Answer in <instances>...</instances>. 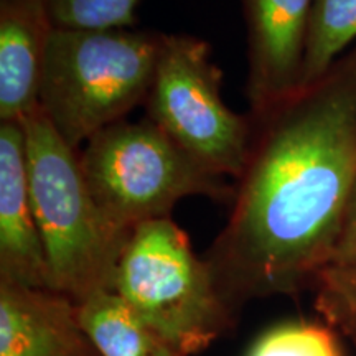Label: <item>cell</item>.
Masks as SVG:
<instances>
[{"label": "cell", "instance_id": "1", "mask_svg": "<svg viewBox=\"0 0 356 356\" xmlns=\"http://www.w3.org/2000/svg\"><path fill=\"white\" fill-rule=\"evenodd\" d=\"M252 122L228 221L204 257L234 312L314 287L332 264L356 180V53Z\"/></svg>", "mask_w": 356, "mask_h": 356}, {"label": "cell", "instance_id": "2", "mask_svg": "<svg viewBox=\"0 0 356 356\" xmlns=\"http://www.w3.org/2000/svg\"><path fill=\"white\" fill-rule=\"evenodd\" d=\"M35 218L50 289L81 304L111 291L129 234L114 225L84 178L79 154L37 108L22 119Z\"/></svg>", "mask_w": 356, "mask_h": 356}, {"label": "cell", "instance_id": "3", "mask_svg": "<svg viewBox=\"0 0 356 356\" xmlns=\"http://www.w3.org/2000/svg\"><path fill=\"white\" fill-rule=\"evenodd\" d=\"M163 33L131 29H53L38 108L78 147L144 104Z\"/></svg>", "mask_w": 356, "mask_h": 356}, {"label": "cell", "instance_id": "4", "mask_svg": "<svg viewBox=\"0 0 356 356\" xmlns=\"http://www.w3.org/2000/svg\"><path fill=\"white\" fill-rule=\"evenodd\" d=\"M111 292L181 356L202 353L234 322L207 259L195 254L172 218L132 229Z\"/></svg>", "mask_w": 356, "mask_h": 356}, {"label": "cell", "instance_id": "5", "mask_svg": "<svg viewBox=\"0 0 356 356\" xmlns=\"http://www.w3.org/2000/svg\"><path fill=\"white\" fill-rule=\"evenodd\" d=\"M79 163L101 210L127 233L170 218L184 198H234L226 178L200 165L147 118L102 129L79 152Z\"/></svg>", "mask_w": 356, "mask_h": 356}, {"label": "cell", "instance_id": "6", "mask_svg": "<svg viewBox=\"0 0 356 356\" xmlns=\"http://www.w3.org/2000/svg\"><path fill=\"white\" fill-rule=\"evenodd\" d=\"M221 81L222 73L204 40L163 35L144 102L145 118L207 170L239 180L254 122L225 104Z\"/></svg>", "mask_w": 356, "mask_h": 356}, {"label": "cell", "instance_id": "7", "mask_svg": "<svg viewBox=\"0 0 356 356\" xmlns=\"http://www.w3.org/2000/svg\"><path fill=\"white\" fill-rule=\"evenodd\" d=\"M248 30L246 95L251 118L302 89L312 0H243Z\"/></svg>", "mask_w": 356, "mask_h": 356}, {"label": "cell", "instance_id": "8", "mask_svg": "<svg viewBox=\"0 0 356 356\" xmlns=\"http://www.w3.org/2000/svg\"><path fill=\"white\" fill-rule=\"evenodd\" d=\"M0 280L50 289L47 256L30 193L22 122L0 124Z\"/></svg>", "mask_w": 356, "mask_h": 356}, {"label": "cell", "instance_id": "9", "mask_svg": "<svg viewBox=\"0 0 356 356\" xmlns=\"http://www.w3.org/2000/svg\"><path fill=\"white\" fill-rule=\"evenodd\" d=\"M0 356H101L78 304L50 289L0 280Z\"/></svg>", "mask_w": 356, "mask_h": 356}, {"label": "cell", "instance_id": "10", "mask_svg": "<svg viewBox=\"0 0 356 356\" xmlns=\"http://www.w3.org/2000/svg\"><path fill=\"white\" fill-rule=\"evenodd\" d=\"M53 29L44 0H0L2 122H20L38 108Z\"/></svg>", "mask_w": 356, "mask_h": 356}, {"label": "cell", "instance_id": "11", "mask_svg": "<svg viewBox=\"0 0 356 356\" xmlns=\"http://www.w3.org/2000/svg\"><path fill=\"white\" fill-rule=\"evenodd\" d=\"M78 314L101 356H181L111 291L78 304Z\"/></svg>", "mask_w": 356, "mask_h": 356}, {"label": "cell", "instance_id": "12", "mask_svg": "<svg viewBox=\"0 0 356 356\" xmlns=\"http://www.w3.org/2000/svg\"><path fill=\"white\" fill-rule=\"evenodd\" d=\"M356 40V0H312L302 88L322 79Z\"/></svg>", "mask_w": 356, "mask_h": 356}, {"label": "cell", "instance_id": "13", "mask_svg": "<svg viewBox=\"0 0 356 356\" xmlns=\"http://www.w3.org/2000/svg\"><path fill=\"white\" fill-rule=\"evenodd\" d=\"M248 356H343L337 332L327 323H280L257 338Z\"/></svg>", "mask_w": 356, "mask_h": 356}, {"label": "cell", "instance_id": "14", "mask_svg": "<svg viewBox=\"0 0 356 356\" xmlns=\"http://www.w3.org/2000/svg\"><path fill=\"white\" fill-rule=\"evenodd\" d=\"M314 289L315 309L325 323L348 338L356 348V262L327 266Z\"/></svg>", "mask_w": 356, "mask_h": 356}, {"label": "cell", "instance_id": "15", "mask_svg": "<svg viewBox=\"0 0 356 356\" xmlns=\"http://www.w3.org/2000/svg\"><path fill=\"white\" fill-rule=\"evenodd\" d=\"M53 25L73 30L131 29L139 0H44Z\"/></svg>", "mask_w": 356, "mask_h": 356}, {"label": "cell", "instance_id": "16", "mask_svg": "<svg viewBox=\"0 0 356 356\" xmlns=\"http://www.w3.org/2000/svg\"><path fill=\"white\" fill-rule=\"evenodd\" d=\"M356 262V180L346 207L343 229L338 239L332 264H353Z\"/></svg>", "mask_w": 356, "mask_h": 356}]
</instances>
